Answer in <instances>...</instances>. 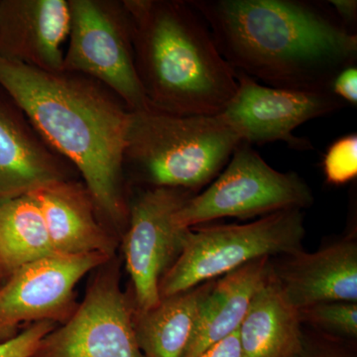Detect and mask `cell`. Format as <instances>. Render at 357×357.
<instances>
[{"label":"cell","instance_id":"12","mask_svg":"<svg viewBox=\"0 0 357 357\" xmlns=\"http://www.w3.org/2000/svg\"><path fill=\"white\" fill-rule=\"evenodd\" d=\"M77 177L76 168L46 142L0 86V201Z\"/></svg>","mask_w":357,"mask_h":357},{"label":"cell","instance_id":"19","mask_svg":"<svg viewBox=\"0 0 357 357\" xmlns=\"http://www.w3.org/2000/svg\"><path fill=\"white\" fill-rule=\"evenodd\" d=\"M57 255L31 195L0 201V268L7 277L24 265Z\"/></svg>","mask_w":357,"mask_h":357},{"label":"cell","instance_id":"5","mask_svg":"<svg viewBox=\"0 0 357 357\" xmlns=\"http://www.w3.org/2000/svg\"><path fill=\"white\" fill-rule=\"evenodd\" d=\"M302 210L291 208L244 225L190 229L184 246L160 281V297L185 292L260 258L303 250Z\"/></svg>","mask_w":357,"mask_h":357},{"label":"cell","instance_id":"7","mask_svg":"<svg viewBox=\"0 0 357 357\" xmlns=\"http://www.w3.org/2000/svg\"><path fill=\"white\" fill-rule=\"evenodd\" d=\"M63 70L100 82L131 112L151 109L136 70L133 29L123 0H69Z\"/></svg>","mask_w":357,"mask_h":357},{"label":"cell","instance_id":"15","mask_svg":"<svg viewBox=\"0 0 357 357\" xmlns=\"http://www.w3.org/2000/svg\"><path fill=\"white\" fill-rule=\"evenodd\" d=\"M43 215L49 236L60 255H116L121 239L98 218L83 181L68 180L30 192Z\"/></svg>","mask_w":357,"mask_h":357},{"label":"cell","instance_id":"21","mask_svg":"<svg viewBox=\"0 0 357 357\" xmlns=\"http://www.w3.org/2000/svg\"><path fill=\"white\" fill-rule=\"evenodd\" d=\"M323 171L330 185H342L357 176V135L349 134L328 146L323 158Z\"/></svg>","mask_w":357,"mask_h":357},{"label":"cell","instance_id":"6","mask_svg":"<svg viewBox=\"0 0 357 357\" xmlns=\"http://www.w3.org/2000/svg\"><path fill=\"white\" fill-rule=\"evenodd\" d=\"M314 196L295 172L275 170L250 144L241 141L210 187L185 201L175 213L178 225H197L222 218H252L309 208Z\"/></svg>","mask_w":357,"mask_h":357},{"label":"cell","instance_id":"9","mask_svg":"<svg viewBox=\"0 0 357 357\" xmlns=\"http://www.w3.org/2000/svg\"><path fill=\"white\" fill-rule=\"evenodd\" d=\"M194 194L146 188L129 199L128 229L121 243L136 311H147L161 301L160 281L180 255L191 229L178 225L175 213Z\"/></svg>","mask_w":357,"mask_h":357},{"label":"cell","instance_id":"20","mask_svg":"<svg viewBox=\"0 0 357 357\" xmlns=\"http://www.w3.org/2000/svg\"><path fill=\"white\" fill-rule=\"evenodd\" d=\"M302 324H307L319 333L356 340L357 304L328 302L299 310Z\"/></svg>","mask_w":357,"mask_h":357},{"label":"cell","instance_id":"22","mask_svg":"<svg viewBox=\"0 0 357 357\" xmlns=\"http://www.w3.org/2000/svg\"><path fill=\"white\" fill-rule=\"evenodd\" d=\"M295 357H357L356 340L324 333H304L302 349Z\"/></svg>","mask_w":357,"mask_h":357},{"label":"cell","instance_id":"10","mask_svg":"<svg viewBox=\"0 0 357 357\" xmlns=\"http://www.w3.org/2000/svg\"><path fill=\"white\" fill-rule=\"evenodd\" d=\"M109 258L100 253L57 255L14 271L0 287V344L32 324L67 323L79 306L77 283Z\"/></svg>","mask_w":357,"mask_h":357},{"label":"cell","instance_id":"14","mask_svg":"<svg viewBox=\"0 0 357 357\" xmlns=\"http://www.w3.org/2000/svg\"><path fill=\"white\" fill-rule=\"evenodd\" d=\"M272 270L296 309L328 302H357L356 234L342 237L314 252L283 256Z\"/></svg>","mask_w":357,"mask_h":357},{"label":"cell","instance_id":"27","mask_svg":"<svg viewBox=\"0 0 357 357\" xmlns=\"http://www.w3.org/2000/svg\"><path fill=\"white\" fill-rule=\"evenodd\" d=\"M8 279V277L6 276V273L2 271L1 268H0V287L3 285L4 282H6Z\"/></svg>","mask_w":357,"mask_h":357},{"label":"cell","instance_id":"4","mask_svg":"<svg viewBox=\"0 0 357 357\" xmlns=\"http://www.w3.org/2000/svg\"><path fill=\"white\" fill-rule=\"evenodd\" d=\"M241 139L222 114L131 112L123 169L147 188L195 192L218 177Z\"/></svg>","mask_w":357,"mask_h":357},{"label":"cell","instance_id":"23","mask_svg":"<svg viewBox=\"0 0 357 357\" xmlns=\"http://www.w3.org/2000/svg\"><path fill=\"white\" fill-rule=\"evenodd\" d=\"M57 326L51 321H40L26 326L17 337L0 344V357L31 356L40 342Z\"/></svg>","mask_w":357,"mask_h":357},{"label":"cell","instance_id":"1","mask_svg":"<svg viewBox=\"0 0 357 357\" xmlns=\"http://www.w3.org/2000/svg\"><path fill=\"white\" fill-rule=\"evenodd\" d=\"M0 86L46 142L76 168L98 218L121 239L130 199L123 169L131 114L128 105L91 77L45 72L2 58Z\"/></svg>","mask_w":357,"mask_h":357},{"label":"cell","instance_id":"3","mask_svg":"<svg viewBox=\"0 0 357 357\" xmlns=\"http://www.w3.org/2000/svg\"><path fill=\"white\" fill-rule=\"evenodd\" d=\"M133 29L136 70L152 109L220 114L236 95V70L201 15L182 0H123Z\"/></svg>","mask_w":357,"mask_h":357},{"label":"cell","instance_id":"11","mask_svg":"<svg viewBox=\"0 0 357 357\" xmlns=\"http://www.w3.org/2000/svg\"><path fill=\"white\" fill-rule=\"evenodd\" d=\"M236 95L222 112L249 144L283 141L297 150L312 149L310 141L294 135L302 124L337 112L347 105L332 91H302L263 86L236 72Z\"/></svg>","mask_w":357,"mask_h":357},{"label":"cell","instance_id":"2","mask_svg":"<svg viewBox=\"0 0 357 357\" xmlns=\"http://www.w3.org/2000/svg\"><path fill=\"white\" fill-rule=\"evenodd\" d=\"M236 72L271 88L331 91L357 62V35L328 2L189 0Z\"/></svg>","mask_w":357,"mask_h":357},{"label":"cell","instance_id":"17","mask_svg":"<svg viewBox=\"0 0 357 357\" xmlns=\"http://www.w3.org/2000/svg\"><path fill=\"white\" fill-rule=\"evenodd\" d=\"M243 357H295L304 340L299 310L271 272L238 328Z\"/></svg>","mask_w":357,"mask_h":357},{"label":"cell","instance_id":"18","mask_svg":"<svg viewBox=\"0 0 357 357\" xmlns=\"http://www.w3.org/2000/svg\"><path fill=\"white\" fill-rule=\"evenodd\" d=\"M213 281L161 298L147 311L134 310L136 340L144 357H183L198 318L199 306Z\"/></svg>","mask_w":357,"mask_h":357},{"label":"cell","instance_id":"16","mask_svg":"<svg viewBox=\"0 0 357 357\" xmlns=\"http://www.w3.org/2000/svg\"><path fill=\"white\" fill-rule=\"evenodd\" d=\"M270 272V258H260L213 281L202 301L183 357H199L211 345L237 332Z\"/></svg>","mask_w":357,"mask_h":357},{"label":"cell","instance_id":"25","mask_svg":"<svg viewBox=\"0 0 357 357\" xmlns=\"http://www.w3.org/2000/svg\"><path fill=\"white\" fill-rule=\"evenodd\" d=\"M199 357H243L238 331L211 345Z\"/></svg>","mask_w":357,"mask_h":357},{"label":"cell","instance_id":"13","mask_svg":"<svg viewBox=\"0 0 357 357\" xmlns=\"http://www.w3.org/2000/svg\"><path fill=\"white\" fill-rule=\"evenodd\" d=\"M70 26L69 0H0V58L61 72Z\"/></svg>","mask_w":357,"mask_h":357},{"label":"cell","instance_id":"26","mask_svg":"<svg viewBox=\"0 0 357 357\" xmlns=\"http://www.w3.org/2000/svg\"><path fill=\"white\" fill-rule=\"evenodd\" d=\"M328 6L332 7L333 13L342 21V24L354 32L357 20V1L356 0H331Z\"/></svg>","mask_w":357,"mask_h":357},{"label":"cell","instance_id":"24","mask_svg":"<svg viewBox=\"0 0 357 357\" xmlns=\"http://www.w3.org/2000/svg\"><path fill=\"white\" fill-rule=\"evenodd\" d=\"M331 91L347 105H357V67L351 66L342 70L335 77Z\"/></svg>","mask_w":357,"mask_h":357},{"label":"cell","instance_id":"8","mask_svg":"<svg viewBox=\"0 0 357 357\" xmlns=\"http://www.w3.org/2000/svg\"><path fill=\"white\" fill-rule=\"evenodd\" d=\"M91 273L76 312L30 357H144L134 332L132 293L121 288V258L115 255Z\"/></svg>","mask_w":357,"mask_h":357}]
</instances>
